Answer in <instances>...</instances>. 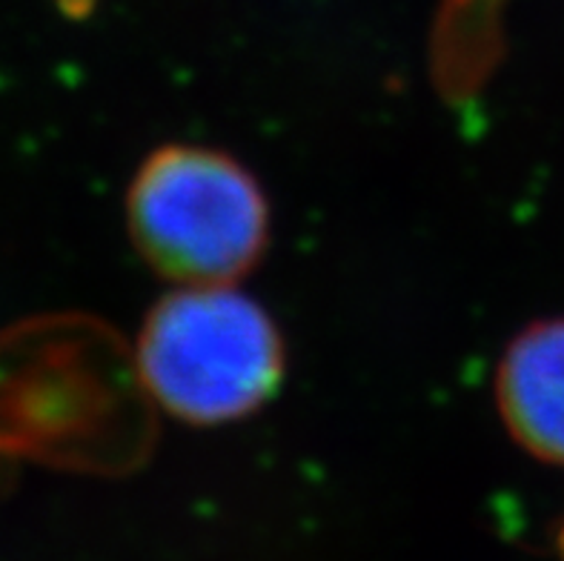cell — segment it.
I'll return each mask as SVG.
<instances>
[{
    "label": "cell",
    "mask_w": 564,
    "mask_h": 561,
    "mask_svg": "<svg viewBox=\"0 0 564 561\" xmlns=\"http://www.w3.org/2000/svg\"><path fill=\"white\" fill-rule=\"evenodd\" d=\"M562 548H564V533H562Z\"/></svg>",
    "instance_id": "4"
},
{
    "label": "cell",
    "mask_w": 564,
    "mask_h": 561,
    "mask_svg": "<svg viewBox=\"0 0 564 561\" xmlns=\"http://www.w3.org/2000/svg\"><path fill=\"white\" fill-rule=\"evenodd\" d=\"M141 258L175 287L236 284L270 244L261 184L232 155L175 143L152 152L127 192Z\"/></svg>",
    "instance_id": "2"
},
{
    "label": "cell",
    "mask_w": 564,
    "mask_h": 561,
    "mask_svg": "<svg viewBox=\"0 0 564 561\" xmlns=\"http://www.w3.org/2000/svg\"><path fill=\"white\" fill-rule=\"evenodd\" d=\"M496 404L519 447L564 467V319L536 321L508 344Z\"/></svg>",
    "instance_id": "3"
},
{
    "label": "cell",
    "mask_w": 564,
    "mask_h": 561,
    "mask_svg": "<svg viewBox=\"0 0 564 561\" xmlns=\"http://www.w3.org/2000/svg\"><path fill=\"white\" fill-rule=\"evenodd\" d=\"M135 362L161 410L218 427L275 396L286 353L275 321L236 284L178 287L143 319Z\"/></svg>",
    "instance_id": "1"
}]
</instances>
